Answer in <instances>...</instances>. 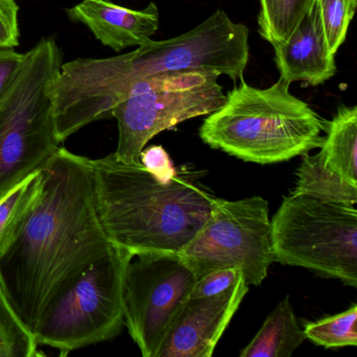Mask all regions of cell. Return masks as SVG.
<instances>
[{
  "label": "cell",
  "mask_w": 357,
  "mask_h": 357,
  "mask_svg": "<svg viewBox=\"0 0 357 357\" xmlns=\"http://www.w3.org/2000/svg\"><path fill=\"white\" fill-rule=\"evenodd\" d=\"M248 292L241 275L235 285L212 296H190L173 319L156 357H211Z\"/></svg>",
  "instance_id": "obj_10"
},
{
  "label": "cell",
  "mask_w": 357,
  "mask_h": 357,
  "mask_svg": "<svg viewBox=\"0 0 357 357\" xmlns=\"http://www.w3.org/2000/svg\"><path fill=\"white\" fill-rule=\"evenodd\" d=\"M20 6L15 0H0V49L20 45Z\"/></svg>",
  "instance_id": "obj_22"
},
{
  "label": "cell",
  "mask_w": 357,
  "mask_h": 357,
  "mask_svg": "<svg viewBox=\"0 0 357 357\" xmlns=\"http://www.w3.org/2000/svg\"><path fill=\"white\" fill-rule=\"evenodd\" d=\"M273 49L280 78L289 84L301 81L319 86L336 74L335 55L328 45L317 0L285 43Z\"/></svg>",
  "instance_id": "obj_12"
},
{
  "label": "cell",
  "mask_w": 357,
  "mask_h": 357,
  "mask_svg": "<svg viewBox=\"0 0 357 357\" xmlns=\"http://www.w3.org/2000/svg\"><path fill=\"white\" fill-rule=\"evenodd\" d=\"M314 0H260L259 33L273 47L285 43Z\"/></svg>",
  "instance_id": "obj_17"
},
{
  "label": "cell",
  "mask_w": 357,
  "mask_h": 357,
  "mask_svg": "<svg viewBox=\"0 0 357 357\" xmlns=\"http://www.w3.org/2000/svg\"><path fill=\"white\" fill-rule=\"evenodd\" d=\"M38 342L0 285V357H37Z\"/></svg>",
  "instance_id": "obj_18"
},
{
  "label": "cell",
  "mask_w": 357,
  "mask_h": 357,
  "mask_svg": "<svg viewBox=\"0 0 357 357\" xmlns=\"http://www.w3.org/2000/svg\"><path fill=\"white\" fill-rule=\"evenodd\" d=\"M241 275L242 271L235 268L211 271L198 279L190 296H216L235 285Z\"/></svg>",
  "instance_id": "obj_21"
},
{
  "label": "cell",
  "mask_w": 357,
  "mask_h": 357,
  "mask_svg": "<svg viewBox=\"0 0 357 357\" xmlns=\"http://www.w3.org/2000/svg\"><path fill=\"white\" fill-rule=\"evenodd\" d=\"M66 12L70 22L86 26L98 41L118 53L145 45L160 28L155 3L132 10L112 0H82Z\"/></svg>",
  "instance_id": "obj_11"
},
{
  "label": "cell",
  "mask_w": 357,
  "mask_h": 357,
  "mask_svg": "<svg viewBox=\"0 0 357 357\" xmlns=\"http://www.w3.org/2000/svg\"><path fill=\"white\" fill-rule=\"evenodd\" d=\"M289 85L280 78L260 89L241 80L208 114L200 139L213 149L260 165L287 162L321 148L326 121L292 95Z\"/></svg>",
  "instance_id": "obj_3"
},
{
  "label": "cell",
  "mask_w": 357,
  "mask_h": 357,
  "mask_svg": "<svg viewBox=\"0 0 357 357\" xmlns=\"http://www.w3.org/2000/svg\"><path fill=\"white\" fill-rule=\"evenodd\" d=\"M61 66L56 39H41L24 53L22 70L0 103V197L41 170L61 147L49 91Z\"/></svg>",
  "instance_id": "obj_4"
},
{
  "label": "cell",
  "mask_w": 357,
  "mask_h": 357,
  "mask_svg": "<svg viewBox=\"0 0 357 357\" xmlns=\"http://www.w3.org/2000/svg\"><path fill=\"white\" fill-rule=\"evenodd\" d=\"M306 340L287 296L271 311L240 356L289 357Z\"/></svg>",
  "instance_id": "obj_14"
},
{
  "label": "cell",
  "mask_w": 357,
  "mask_h": 357,
  "mask_svg": "<svg viewBox=\"0 0 357 357\" xmlns=\"http://www.w3.org/2000/svg\"><path fill=\"white\" fill-rule=\"evenodd\" d=\"M43 185V171L26 179L0 197V252L15 237L26 215L34 206Z\"/></svg>",
  "instance_id": "obj_16"
},
{
  "label": "cell",
  "mask_w": 357,
  "mask_h": 357,
  "mask_svg": "<svg viewBox=\"0 0 357 357\" xmlns=\"http://www.w3.org/2000/svg\"><path fill=\"white\" fill-rule=\"evenodd\" d=\"M41 171L34 206L0 252V285L32 331L52 296L114 246L98 213L91 160L60 147Z\"/></svg>",
  "instance_id": "obj_1"
},
{
  "label": "cell",
  "mask_w": 357,
  "mask_h": 357,
  "mask_svg": "<svg viewBox=\"0 0 357 357\" xmlns=\"http://www.w3.org/2000/svg\"><path fill=\"white\" fill-rule=\"evenodd\" d=\"M132 255L114 245L61 286L45 304L34 334L62 354L116 337L124 327V280Z\"/></svg>",
  "instance_id": "obj_5"
},
{
  "label": "cell",
  "mask_w": 357,
  "mask_h": 357,
  "mask_svg": "<svg viewBox=\"0 0 357 357\" xmlns=\"http://www.w3.org/2000/svg\"><path fill=\"white\" fill-rule=\"evenodd\" d=\"M324 31L330 51L336 52L344 43L351 20L354 16L357 0H317Z\"/></svg>",
  "instance_id": "obj_20"
},
{
  "label": "cell",
  "mask_w": 357,
  "mask_h": 357,
  "mask_svg": "<svg viewBox=\"0 0 357 357\" xmlns=\"http://www.w3.org/2000/svg\"><path fill=\"white\" fill-rule=\"evenodd\" d=\"M304 333L313 344L324 348H342L357 344V305L344 312L305 325Z\"/></svg>",
  "instance_id": "obj_19"
},
{
  "label": "cell",
  "mask_w": 357,
  "mask_h": 357,
  "mask_svg": "<svg viewBox=\"0 0 357 357\" xmlns=\"http://www.w3.org/2000/svg\"><path fill=\"white\" fill-rule=\"evenodd\" d=\"M24 61V54L13 49H0V103L13 86Z\"/></svg>",
  "instance_id": "obj_24"
},
{
  "label": "cell",
  "mask_w": 357,
  "mask_h": 357,
  "mask_svg": "<svg viewBox=\"0 0 357 357\" xmlns=\"http://www.w3.org/2000/svg\"><path fill=\"white\" fill-rule=\"evenodd\" d=\"M218 78L210 70H187L135 81L112 112L119 127L116 158L141 162L142 151L158 133L218 109L225 100Z\"/></svg>",
  "instance_id": "obj_7"
},
{
  "label": "cell",
  "mask_w": 357,
  "mask_h": 357,
  "mask_svg": "<svg viewBox=\"0 0 357 357\" xmlns=\"http://www.w3.org/2000/svg\"><path fill=\"white\" fill-rule=\"evenodd\" d=\"M294 192L336 204L355 206L357 202V185L329 170L319 152L304 154Z\"/></svg>",
  "instance_id": "obj_15"
},
{
  "label": "cell",
  "mask_w": 357,
  "mask_h": 357,
  "mask_svg": "<svg viewBox=\"0 0 357 357\" xmlns=\"http://www.w3.org/2000/svg\"><path fill=\"white\" fill-rule=\"evenodd\" d=\"M197 273L181 252L135 255L124 280V326L144 357H156Z\"/></svg>",
  "instance_id": "obj_9"
},
{
  "label": "cell",
  "mask_w": 357,
  "mask_h": 357,
  "mask_svg": "<svg viewBox=\"0 0 357 357\" xmlns=\"http://www.w3.org/2000/svg\"><path fill=\"white\" fill-rule=\"evenodd\" d=\"M321 146L326 167L357 185V107L340 105L331 121H326Z\"/></svg>",
  "instance_id": "obj_13"
},
{
  "label": "cell",
  "mask_w": 357,
  "mask_h": 357,
  "mask_svg": "<svg viewBox=\"0 0 357 357\" xmlns=\"http://www.w3.org/2000/svg\"><path fill=\"white\" fill-rule=\"evenodd\" d=\"M139 162L150 173L162 181L171 178L177 172L168 152L162 146L145 148L142 151Z\"/></svg>",
  "instance_id": "obj_23"
},
{
  "label": "cell",
  "mask_w": 357,
  "mask_h": 357,
  "mask_svg": "<svg viewBox=\"0 0 357 357\" xmlns=\"http://www.w3.org/2000/svg\"><path fill=\"white\" fill-rule=\"evenodd\" d=\"M91 165L102 227L114 245L132 256L181 252L211 216L217 197L198 181V172L183 169L162 181L114 153Z\"/></svg>",
  "instance_id": "obj_2"
},
{
  "label": "cell",
  "mask_w": 357,
  "mask_h": 357,
  "mask_svg": "<svg viewBox=\"0 0 357 357\" xmlns=\"http://www.w3.org/2000/svg\"><path fill=\"white\" fill-rule=\"evenodd\" d=\"M271 222L275 262L312 269L357 287V211L291 192Z\"/></svg>",
  "instance_id": "obj_6"
},
{
  "label": "cell",
  "mask_w": 357,
  "mask_h": 357,
  "mask_svg": "<svg viewBox=\"0 0 357 357\" xmlns=\"http://www.w3.org/2000/svg\"><path fill=\"white\" fill-rule=\"evenodd\" d=\"M181 254L198 279L211 271L235 268L248 285H260L275 262L268 202L260 196L216 198L208 221Z\"/></svg>",
  "instance_id": "obj_8"
}]
</instances>
